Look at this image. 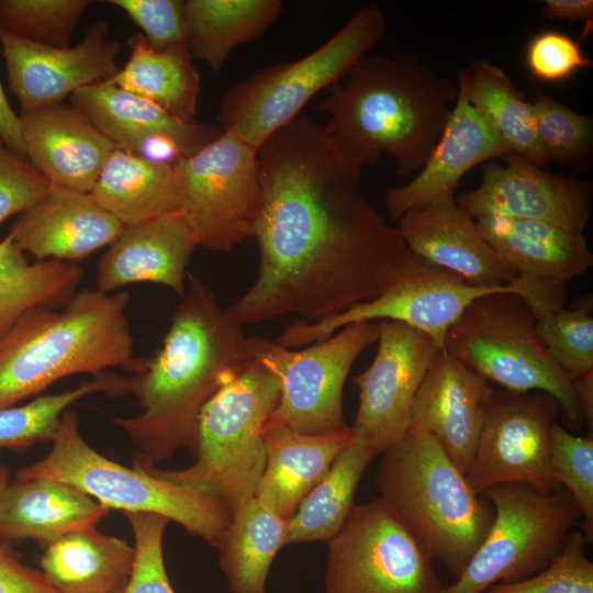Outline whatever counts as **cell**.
Returning a JSON list of instances; mask_svg holds the SVG:
<instances>
[{
	"label": "cell",
	"mask_w": 593,
	"mask_h": 593,
	"mask_svg": "<svg viewBox=\"0 0 593 593\" xmlns=\"http://www.w3.org/2000/svg\"><path fill=\"white\" fill-rule=\"evenodd\" d=\"M257 164L258 272L231 314L243 326L289 314L315 323L379 295L409 249L323 126L296 116L261 144Z\"/></svg>",
	"instance_id": "cell-1"
},
{
	"label": "cell",
	"mask_w": 593,
	"mask_h": 593,
	"mask_svg": "<svg viewBox=\"0 0 593 593\" xmlns=\"http://www.w3.org/2000/svg\"><path fill=\"white\" fill-rule=\"evenodd\" d=\"M189 283L161 346L126 378L142 412L113 421L152 465L190 447L204 405L253 360L243 325L202 280Z\"/></svg>",
	"instance_id": "cell-2"
},
{
	"label": "cell",
	"mask_w": 593,
	"mask_h": 593,
	"mask_svg": "<svg viewBox=\"0 0 593 593\" xmlns=\"http://www.w3.org/2000/svg\"><path fill=\"white\" fill-rule=\"evenodd\" d=\"M458 99V86L413 53L365 54L323 101V130L339 155L362 168L383 152L402 178L423 167Z\"/></svg>",
	"instance_id": "cell-3"
},
{
	"label": "cell",
	"mask_w": 593,
	"mask_h": 593,
	"mask_svg": "<svg viewBox=\"0 0 593 593\" xmlns=\"http://www.w3.org/2000/svg\"><path fill=\"white\" fill-rule=\"evenodd\" d=\"M130 293L86 289L60 311L36 306L0 337V410L40 394L78 373L102 374L121 367L135 373L136 358L126 310Z\"/></svg>",
	"instance_id": "cell-4"
},
{
	"label": "cell",
	"mask_w": 593,
	"mask_h": 593,
	"mask_svg": "<svg viewBox=\"0 0 593 593\" xmlns=\"http://www.w3.org/2000/svg\"><path fill=\"white\" fill-rule=\"evenodd\" d=\"M379 499L432 560L457 578L494 517L436 437L406 430L381 454Z\"/></svg>",
	"instance_id": "cell-5"
},
{
	"label": "cell",
	"mask_w": 593,
	"mask_h": 593,
	"mask_svg": "<svg viewBox=\"0 0 593 593\" xmlns=\"http://www.w3.org/2000/svg\"><path fill=\"white\" fill-rule=\"evenodd\" d=\"M279 399L278 378L253 359L202 409L191 466L168 471L134 458L164 479L215 497L233 515L255 496L267 459L264 428Z\"/></svg>",
	"instance_id": "cell-6"
},
{
	"label": "cell",
	"mask_w": 593,
	"mask_h": 593,
	"mask_svg": "<svg viewBox=\"0 0 593 593\" xmlns=\"http://www.w3.org/2000/svg\"><path fill=\"white\" fill-rule=\"evenodd\" d=\"M78 415L66 410L51 451L40 461L18 469L15 479H51L68 483L108 510L155 513L180 524L216 547L231 513L213 496L155 474L133 459L128 468L96 451L81 437Z\"/></svg>",
	"instance_id": "cell-7"
},
{
	"label": "cell",
	"mask_w": 593,
	"mask_h": 593,
	"mask_svg": "<svg viewBox=\"0 0 593 593\" xmlns=\"http://www.w3.org/2000/svg\"><path fill=\"white\" fill-rule=\"evenodd\" d=\"M385 33L383 11L376 4L362 7L310 54L265 67L234 83L221 102L222 131L257 150L270 135L294 120L315 94L345 77Z\"/></svg>",
	"instance_id": "cell-8"
},
{
	"label": "cell",
	"mask_w": 593,
	"mask_h": 593,
	"mask_svg": "<svg viewBox=\"0 0 593 593\" xmlns=\"http://www.w3.org/2000/svg\"><path fill=\"white\" fill-rule=\"evenodd\" d=\"M445 349L502 390L550 394L570 427L584 421L573 380L550 357L519 296L501 292L477 299L448 331Z\"/></svg>",
	"instance_id": "cell-9"
},
{
	"label": "cell",
	"mask_w": 593,
	"mask_h": 593,
	"mask_svg": "<svg viewBox=\"0 0 593 593\" xmlns=\"http://www.w3.org/2000/svg\"><path fill=\"white\" fill-rule=\"evenodd\" d=\"M483 495L494 510L490 529L456 581L440 593H482L491 585L532 577L556 559L581 524L563 489L507 483Z\"/></svg>",
	"instance_id": "cell-10"
},
{
	"label": "cell",
	"mask_w": 593,
	"mask_h": 593,
	"mask_svg": "<svg viewBox=\"0 0 593 593\" xmlns=\"http://www.w3.org/2000/svg\"><path fill=\"white\" fill-rule=\"evenodd\" d=\"M519 280L512 284L477 286L407 250L389 273L379 295L315 323L296 320L275 340L288 348H301L351 323L394 321L424 333L439 349H445L448 331L472 302L501 292L519 296Z\"/></svg>",
	"instance_id": "cell-11"
},
{
	"label": "cell",
	"mask_w": 593,
	"mask_h": 593,
	"mask_svg": "<svg viewBox=\"0 0 593 593\" xmlns=\"http://www.w3.org/2000/svg\"><path fill=\"white\" fill-rule=\"evenodd\" d=\"M377 338V323L365 321L348 324L302 349L247 337L251 358L270 369L280 383L271 418L307 435L349 430L343 409L344 385L355 360Z\"/></svg>",
	"instance_id": "cell-12"
},
{
	"label": "cell",
	"mask_w": 593,
	"mask_h": 593,
	"mask_svg": "<svg viewBox=\"0 0 593 593\" xmlns=\"http://www.w3.org/2000/svg\"><path fill=\"white\" fill-rule=\"evenodd\" d=\"M175 169L180 211L198 246L228 253L254 237L262 202L257 150L223 131Z\"/></svg>",
	"instance_id": "cell-13"
},
{
	"label": "cell",
	"mask_w": 593,
	"mask_h": 593,
	"mask_svg": "<svg viewBox=\"0 0 593 593\" xmlns=\"http://www.w3.org/2000/svg\"><path fill=\"white\" fill-rule=\"evenodd\" d=\"M326 593H440L433 560L378 497L327 542Z\"/></svg>",
	"instance_id": "cell-14"
},
{
	"label": "cell",
	"mask_w": 593,
	"mask_h": 593,
	"mask_svg": "<svg viewBox=\"0 0 593 593\" xmlns=\"http://www.w3.org/2000/svg\"><path fill=\"white\" fill-rule=\"evenodd\" d=\"M559 412L548 393L494 390L466 473L473 490L483 495L507 483L561 489L550 471V429Z\"/></svg>",
	"instance_id": "cell-15"
},
{
	"label": "cell",
	"mask_w": 593,
	"mask_h": 593,
	"mask_svg": "<svg viewBox=\"0 0 593 593\" xmlns=\"http://www.w3.org/2000/svg\"><path fill=\"white\" fill-rule=\"evenodd\" d=\"M371 365L354 378L359 403L354 437L380 455L409 429L415 394L438 350L424 333L400 322L379 321Z\"/></svg>",
	"instance_id": "cell-16"
},
{
	"label": "cell",
	"mask_w": 593,
	"mask_h": 593,
	"mask_svg": "<svg viewBox=\"0 0 593 593\" xmlns=\"http://www.w3.org/2000/svg\"><path fill=\"white\" fill-rule=\"evenodd\" d=\"M504 160L505 166L483 164L481 183L458 198L461 209L474 220L504 216L583 233L591 215V182L551 174L517 154Z\"/></svg>",
	"instance_id": "cell-17"
},
{
	"label": "cell",
	"mask_w": 593,
	"mask_h": 593,
	"mask_svg": "<svg viewBox=\"0 0 593 593\" xmlns=\"http://www.w3.org/2000/svg\"><path fill=\"white\" fill-rule=\"evenodd\" d=\"M9 92L20 109L63 103V99L94 82L111 80L119 71L122 44L109 35V24L98 20L75 46L35 44L0 30Z\"/></svg>",
	"instance_id": "cell-18"
},
{
	"label": "cell",
	"mask_w": 593,
	"mask_h": 593,
	"mask_svg": "<svg viewBox=\"0 0 593 593\" xmlns=\"http://www.w3.org/2000/svg\"><path fill=\"white\" fill-rule=\"evenodd\" d=\"M70 101L118 148L155 161L176 165L223 132L215 125L177 119L111 80L78 89Z\"/></svg>",
	"instance_id": "cell-19"
},
{
	"label": "cell",
	"mask_w": 593,
	"mask_h": 593,
	"mask_svg": "<svg viewBox=\"0 0 593 593\" xmlns=\"http://www.w3.org/2000/svg\"><path fill=\"white\" fill-rule=\"evenodd\" d=\"M493 391L484 378L440 349L415 394L409 430L434 435L466 474Z\"/></svg>",
	"instance_id": "cell-20"
},
{
	"label": "cell",
	"mask_w": 593,
	"mask_h": 593,
	"mask_svg": "<svg viewBox=\"0 0 593 593\" xmlns=\"http://www.w3.org/2000/svg\"><path fill=\"white\" fill-rule=\"evenodd\" d=\"M510 154L458 88L457 102L423 167L410 181L385 192L388 217L398 221L410 210L454 195L458 182L470 169Z\"/></svg>",
	"instance_id": "cell-21"
},
{
	"label": "cell",
	"mask_w": 593,
	"mask_h": 593,
	"mask_svg": "<svg viewBox=\"0 0 593 593\" xmlns=\"http://www.w3.org/2000/svg\"><path fill=\"white\" fill-rule=\"evenodd\" d=\"M396 228L407 249L477 286L512 284L521 278L499 257L475 220L454 195L410 210Z\"/></svg>",
	"instance_id": "cell-22"
},
{
	"label": "cell",
	"mask_w": 593,
	"mask_h": 593,
	"mask_svg": "<svg viewBox=\"0 0 593 593\" xmlns=\"http://www.w3.org/2000/svg\"><path fill=\"white\" fill-rule=\"evenodd\" d=\"M19 118L26 158L52 184L90 192L118 148L72 105L20 109Z\"/></svg>",
	"instance_id": "cell-23"
},
{
	"label": "cell",
	"mask_w": 593,
	"mask_h": 593,
	"mask_svg": "<svg viewBox=\"0 0 593 593\" xmlns=\"http://www.w3.org/2000/svg\"><path fill=\"white\" fill-rule=\"evenodd\" d=\"M124 225L89 192L51 184L15 221L11 234L37 260L79 261L111 245Z\"/></svg>",
	"instance_id": "cell-24"
},
{
	"label": "cell",
	"mask_w": 593,
	"mask_h": 593,
	"mask_svg": "<svg viewBox=\"0 0 593 593\" xmlns=\"http://www.w3.org/2000/svg\"><path fill=\"white\" fill-rule=\"evenodd\" d=\"M198 247L181 211L124 225L97 267V289L111 293L136 282L165 286L182 298L187 267Z\"/></svg>",
	"instance_id": "cell-25"
},
{
	"label": "cell",
	"mask_w": 593,
	"mask_h": 593,
	"mask_svg": "<svg viewBox=\"0 0 593 593\" xmlns=\"http://www.w3.org/2000/svg\"><path fill=\"white\" fill-rule=\"evenodd\" d=\"M475 223L502 261L524 280L564 286L593 265L583 233L504 216H482Z\"/></svg>",
	"instance_id": "cell-26"
},
{
	"label": "cell",
	"mask_w": 593,
	"mask_h": 593,
	"mask_svg": "<svg viewBox=\"0 0 593 593\" xmlns=\"http://www.w3.org/2000/svg\"><path fill=\"white\" fill-rule=\"evenodd\" d=\"M110 510L79 489L51 479H14L0 497V542L34 540L43 548L94 525Z\"/></svg>",
	"instance_id": "cell-27"
},
{
	"label": "cell",
	"mask_w": 593,
	"mask_h": 593,
	"mask_svg": "<svg viewBox=\"0 0 593 593\" xmlns=\"http://www.w3.org/2000/svg\"><path fill=\"white\" fill-rule=\"evenodd\" d=\"M266 466L255 497L280 517L289 519L302 499L327 473L353 440L343 433L307 435L269 418L264 428Z\"/></svg>",
	"instance_id": "cell-28"
},
{
	"label": "cell",
	"mask_w": 593,
	"mask_h": 593,
	"mask_svg": "<svg viewBox=\"0 0 593 593\" xmlns=\"http://www.w3.org/2000/svg\"><path fill=\"white\" fill-rule=\"evenodd\" d=\"M133 561L134 547L88 527L47 545L40 567L59 593H122Z\"/></svg>",
	"instance_id": "cell-29"
},
{
	"label": "cell",
	"mask_w": 593,
	"mask_h": 593,
	"mask_svg": "<svg viewBox=\"0 0 593 593\" xmlns=\"http://www.w3.org/2000/svg\"><path fill=\"white\" fill-rule=\"evenodd\" d=\"M123 225L180 211L175 165L116 148L89 192Z\"/></svg>",
	"instance_id": "cell-30"
},
{
	"label": "cell",
	"mask_w": 593,
	"mask_h": 593,
	"mask_svg": "<svg viewBox=\"0 0 593 593\" xmlns=\"http://www.w3.org/2000/svg\"><path fill=\"white\" fill-rule=\"evenodd\" d=\"M127 45L130 58L111 81L177 119L194 121L201 79L188 47L157 49L139 33Z\"/></svg>",
	"instance_id": "cell-31"
},
{
	"label": "cell",
	"mask_w": 593,
	"mask_h": 593,
	"mask_svg": "<svg viewBox=\"0 0 593 593\" xmlns=\"http://www.w3.org/2000/svg\"><path fill=\"white\" fill-rule=\"evenodd\" d=\"M282 10L281 0L184 1L188 49L219 72L236 46L261 36Z\"/></svg>",
	"instance_id": "cell-32"
},
{
	"label": "cell",
	"mask_w": 593,
	"mask_h": 593,
	"mask_svg": "<svg viewBox=\"0 0 593 593\" xmlns=\"http://www.w3.org/2000/svg\"><path fill=\"white\" fill-rule=\"evenodd\" d=\"M288 545V519L257 497L232 515L216 548L233 593H266V581L279 550Z\"/></svg>",
	"instance_id": "cell-33"
},
{
	"label": "cell",
	"mask_w": 593,
	"mask_h": 593,
	"mask_svg": "<svg viewBox=\"0 0 593 593\" xmlns=\"http://www.w3.org/2000/svg\"><path fill=\"white\" fill-rule=\"evenodd\" d=\"M457 86L512 154L547 166L536 135L532 102L501 67L474 59L459 71Z\"/></svg>",
	"instance_id": "cell-34"
},
{
	"label": "cell",
	"mask_w": 593,
	"mask_h": 593,
	"mask_svg": "<svg viewBox=\"0 0 593 593\" xmlns=\"http://www.w3.org/2000/svg\"><path fill=\"white\" fill-rule=\"evenodd\" d=\"M82 275L75 262H30L10 232L0 240V337L31 309L64 305L75 294Z\"/></svg>",
	"instance_id": "cell-35"
},
{
	"label": "cell",
	"mask_w": 593,
	"mask_h": 593,
	"mask_svg": "<svg viewBox=\"0 0 593 593\" xmlns=\"http://www.w3.org/2000/svg\"><path fill=\"white\" fill-rule=\"evenodd\" d=\"M376 454L359 438L342 450L327 473L302 499L288 519V545L326 544L346 523L360 479Z\"/></svg>",
	"instance_id": "cell-36"
},
{
	"label": "cell",
	"mask_w": 593,
	"mask_h": 593,
	"mask_svg": "<svg viewBox=\"0 0 593 593\" xmlns=\"http://www.w3.org/2000/svg\"><path fill=\"white\" fill-rule=\"evenodd\" d=\"M98 392L111 398L126 394V378L105 371L71 390L0 410V452L30 447L37 441H52L63 413L79 399Z\"/></svg>",
	"instance_id": "cell-37"
},
{
	"label": "cell",
	"mask_w": 593,
	"mask_h": 593,
	"mask_svg": "<svg viewBox=\"0 0 593 593\" xmlns=\"http://www.w3.org/2000/svg\"><path fill=\"white\" fill-rule=\"evenodd\" d=\"M535 128L546 164L582 168L593 150V120L538 91L532 101Z\"/></svg>",
	"instance_id": "cell-38"
},
{
	"label": "cell",
	"mask_w": 593,
	"mask_h": 593,
	"mask_svg": "<svg viewBox=\"0 0 593 593\" xmlns=\"http://www.w3.org/2000/svg\"><path fill=\"white\" fill-rule=\"evenodd\" d=\"M91 0H0V30L22 40L68 47Z\"/></svg>",
	"instance_id": "cell-39"
},
{
	"label": "cell",
	"mask_w": 593,
	"mask_h": 593,
	"mask_svg": "<svg viewBox=\"0 0 593 593\" xmlns=\"http://www.w3.org/2000/svg\"><path fill=\"white\" fill-rule=\"evenodd\" d=\"M550 471L575 504L586 544L593 542V436L573 435L558 423L550 429Z\"/></svg>",
	"instance_id": "cell-40"
},
{
	"label": "cell",
	"mask_w": 593,
	"mask_h": 593,
	"mask_svg": "<svg viewBox=\"0 0 593 593\" xmlns=\"http://www.w3.org/2000/svg\"><path fill=\"white\" fill-rule=\"evenodd\" d=\"M591 304L563 307L534 316L535 327L547 351L570 378L593 370V317Z\"/></svg>",
	"instance_id": "cell-41"
},
{
	"label": "cell",
	"mask_w": 593,
	"mask_h": 593,
	"mask_svg": "<svg viewBox=\"0 0 593 593\" xmlns=\"http://www.w3.org/2000/svg\"><path fill=\"white\" fill-rule=\"evenodd\" d=\"M585 545L583 533L574 529L547 568L519 581L491 585L482 593H593V562L584 553Z\"/></svg>",
	"instance_id": "cell-42"
},
{
	"label": "cell",
	"mask_w": 593,
	"mask_h": 593,
	"mask_svg": "<svg viewBox=\"0 0 593 593\" xmlns=\"http://www.w3.org/2000/svg\"><path fill=\"white\" fill-rule=\"evenodd\" d=\"M134 534V561L122 593H175L163 553L166 517L148 512L124 513Z\"/></svg>",
	"instance_id": "cell-43"
},
{
	"label": "cell",
	"mask_w": 593,
	"mask_h": 593,
	"mask_svg": "<svg viewBox=\"0 0 593 593\" xmlns=\"http://www.w3.org/2000/svg\"><path fill=\"white\" fill-rule=\"evenodd\" d=\"M525 61L530 74L546 82L563 81L592 66L580 43L557 30H544L530 37Z\"/></svg>",
	"instance_id": "cell-44"
},
{
	"label": "cell",
	"mask_w": 593,
	"mask_h": 593,
	"mask_svg": "<svg viewBox=\"0 0 593 593\" xmlns=\"http://www.w3.org/2000/svg\"><path fill=\"white\" fill-rule=\"evenodd\" d=\"M108 3L121 9L143 31L152 47L187 46L184 1L110 0Z\"/></svg>",
	"instance_id": "cell-45"
},
{
	"label": "cell",
	"mask_w": 593,
	"mask_h": 593,
	"mask_svg": "<svg viewBox=\"0 0 593 593\" xmlns=\"http://www.w3.org/2000/svg\"><path fill=\"white\" fill-rule=\"evenodd\" d=\"M51 184L29 160L12 152L0 137V225L42 199Z\"/></svg>",
	"instance_id": "cell-46"
},
{
	"label": "cell",
	"mask_w": 593,
	"mask_h": 593,
	"mask_svg": "<svg viewBox=\"0 0 593 593\" xmlns=\"http://www.w3.org/2000/svg\"><path fill=\"white\" fill-rule=\"evenodd\" d=\"M0 593H59L41 571L24 566L0 542Z\"/></svg>",
	"instance_id": "cell-47"
},
{
	"label": "cell",
	"mask_w": 593,
	"mask_h": 593,
	"mask_svg": "<svg viewBox=\"0 0 593 593\" xmlns=\"http://www.w3.org/2000/svg\"><path fill=\"white\" fill-rule=\"evenodd\" d=\"M541 15L549 20H569L584 23V33L592 31V0H545Z\"/></svg>",
	"instance_id": "cell-48"
},
{
	"label": "cell",
	"mask_w": 593,
	"mask_h": 593,
	"mask_svg": "<svg viewBox=\"0 0 593 593\" xmlns=\"http://www.w3.org/2000/svg\"><path fill=\"white\" fill-rule=\"evenodd\" d=\"M0 137L16 155L26 159L19 114L11 108L0 81Z\"/></svg>",
	"instance_id": "cell-49"
},
{
	"label": "cell",
	"mask_w": 593,
	"mask_h": 593,
	"mask_svg": "<svg viewBox=\"0 0 593 593\" xmlns=\"http://www.w3.org/2000/svg\"><path fill=\"white\" fill-rule=\"evenodd\" d=\"M578 402L586 422L590 434L593 429V370L582 373L573 379Z\"/></svg>",
	"instance_id": "cell-50"
},
{
	"label": "cell",
	"mask_w": 593,
	"mask_h": 593,
	"mask_svg": "<svg viewBox=\"0 0 593 593\" xmlns=\"http://www.w3.org/2000/svg\"><path fill=\"white\" fill-rule=\"evenodd\" d=\"M8 483H9V471L4 466H0V497Z\"/></svg>",
	"instance_id": "cell-51"
}]
</instances>
